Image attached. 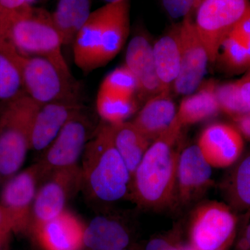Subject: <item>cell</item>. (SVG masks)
Instances as JSON below:
<instances>
[{"label": "cell", "instance_id": "obj_1", "mask_svg": "<svg viewBox=\"0 0 250 250\" xmlns=\"http://www.w3.org/2000/svg\"><path fill=\"white\" fill-rule=\"evenodd\" d=\"M182 129L176 116L170 127L151 143L135 171L131 192L145 208H163L174 200Z\"/></svg>", "mask_w": 250, "mask_h": 250}, {"label": "cell", "instance_id": "obj_2", "mask_svg": "<svg viewBox=\"0 0 250 250\" xmlns=\"http://www.w3.org/2000/svg\"><path fill=\"white\" fill-rule=\"evenodd\" d=\"M81 170L83 184L102 201H118L131 190L132 178L113 143L109 124L94 131L83 153Z\"/></svg>", "mask_w": 250, "mask_h": 250}, {"label": "cell", "instance_id": "obj_3", "mask_svg": "<svg viewBox=\"0 0 250 250\" xmlns=\"http://www.w3.org/2000/svg\"><path fill=\"white\" fill-rule=\"evenodd\" d=\"M8 41L21 55L48 59L61 71L72 77L62 54V38L52 15L46 10L32 6L15 18L10 24Z\"/></svg>", "mask_w": 250, "mask_h": 250}, {"label": "cell", "instance_id": "obj_4", "mask_svg": "<svg viewBox=\"0 0 250 250\" xmlns=\"http://www.w3.org/2000/svg\"><path fill=\"white\" fill-rule=\"evenodd\" d=\"M0 111V175L18 173L31 150L33 121L40 104L26 94L3 104Z\"/></svg>", "mask_w": 250, "mask_h": 250}, {"label": "cell", "instance_id": "obj_5", "mask_svg": "<svg viewBox=\"0 0 250 250\" xmlns=\"http://www.w3.org/2000/svg\"><path fill=\"white\" fill-rule=\"evenodd\" d=\"M250 8L248 0H202L194 23L210 62L216 61L223 41Z\"/></svg>", "mask_w": 250, "mask_h": 250}, {"label": "cell", "instance_id": "obj_6", "mask_svg": "<svg viewBox=\"0 0 250 250\" xmlns=\"http://www.w3.org/2000/svg\"><path fill=\"white\" fill-rule=\"evenodd\" d=\"M22 75L24 93L39 104L79 100L73 77L61 71L48 59L22 56Z\"/></svg>", "mask_w": 250, "mask_h": 250}, {"label": "cell", "instance_id": "obj_7", "mask_svg": "<svg viewBox=\"0 0 250 250\" xmlns=\"http://www.w3.org/2000/svg\"><path fill=\"white\" fill-rule=\"evenodd\" d=\"M237 215L225 204L210 202L197 207L190 229L192 245L200 250H225L233 239Z\"/></svg>", "mask_w": 250, "mask_h": 250}, {"label": "cell", "instance_id": "obj_8", "mask_svg": "<svg viewBox=\"0 0 250 250\" xmlns=\"http://www.w3.org/2000/svg\"><path fill=\"white\" fill-rule=\"evenodd\" d=\"M82 184L80 166L55 171L47 176L36 192L29 231L63 212L67 202Z\"/></svg>", "mask_w": 250, "mask_h": 250}, {"label": "cell", "instance_id": "obj_9", "mask_svg": "<svg viewBox=\"0 0 250 250\" xmlns=\"http://www.w3.org/2000/svg\"><path fill=\"white\" fill-rule=\"evenodd\" d=\"M72 118L51 143L39 162L42 180L55 171L79 166L90 137L89 121L83 112Z\"/></svg>", "mask_w": 250, "mask_h": 250}, {"label": "cell", "instance_id": "obj_10", "mask_svg": "<svg viewBox=\"0 0 250 250\" xmlns=\"http://www.w3.org/2000/svg\"><path fill=\"white\" fill-rule=\"evenodd\" d=\"M41 180L42 175L40 166L36 163L10 177L3 188L0 205L11 220L13 231H29L33 204Z\"/></svg>", "mask_w": 250, "mask_h": 250}, {"label": "cell", "instance_id": "obj_11", "mask_svg": "<svg viewBox=\"0 0 250 250\" xmlns=\"http://www.w3.org/2000/svg\"><path fill=\"white\" fill-rule=\"evenodd\" d=\"M181 65L174 88L179 95H189L201 83L209 62L208 54L197 34L191 16L179 24Z\"/></svg>", "mask_w": 250, "mask_h": 250}, {"label": "cell", "instance_id": "obj_12", "mask_svg": "<svg viewBox=\"0 0 250 250\" xmlns=\"http://www.w3.org/2000/svg\"><path fill=\"white\" fill-rule=\"evenodd\" d=\"M83 111L80 100H63L40 105L31 133V149L45 150L72 118Z\"/></svg>", "mask_w": 250, "mask_h": 250}, {"label": "cell", "instance_id": "obj_13", "mask_svg": "<svg viewBox=\"0 0 250 250\" xmlns=\"http://www.w3.org/2000/svg\"><path fill=\"white\" fill-rule=\"evenodd\" d=\"M197 146L206 160L214 167H229L243 154L241 134L233 126L223 123L207 126L200 135Z\"/></svg>", "mask_w": 250, "mask_h": 250}, {"label": "cell", "instance_id": "obj_14", "mask_svg": "<svg viewBox=\"0 0 250 250\" xmlns=\"http://www.w3.org/2000/svg\"><path fill=\"white\" fill-rule=\"evenodd\" d=\"M212 166L197 145L180 151L177 163V191L183 203L195 200L211 183Z\"/></svg>", "mask_w": 250, "mask_h": 250}, {"label": "cell", "instance_id": "obj_15", "mask_svg": "<svg viewBox=\"0 0 250 250\" xmlns=\"http://www.w3.org/2000/svg\"><path fill=\"white\" fill-rule=\"evenodd\" d=\"M84 231L80 219L65 209L30 232L42 250H82Z\"/></svg>", "mask_w": 250, "mask_h": 250}, {"label": "cell", "instance_id": "obj_16", "mask_svg": "<svg viewBox=\"0 0 250 250\" xmlns=\"http://www.w3.org/2000/svg\"><path fill=\"white\" fill-rule=\"evenodd\" d=\"M125 65L136 78L140 98L149 99L164 92L156 72L153 45L146 36L138 34L129 41Z\"/></svg>", "mask_w": 250, "mask_h": 250}, {"label": "cell", "instance_id": "obj_17", "mask_svg": "<svg viewBox=\"0 0 250 250\" xmlns=\"http://www.w3.org/2000/svg\"><path fill=\"white\" fill-rule=\"evenodd\" d=\"M129 1L109 3L104 24L95 68L106 65L121 52L129 36Z\"/></svg>", "mask_w": 250, "mask_h": 250}, {"label": "cell", "instance_id": "obj_18", "mask_svg": "<svg viewBox=\"0 0 250 250\" xmlns=\"http://www.w3.org/2000/svg\"><path fill=\"white\" fill-rule=\"evenodd\" d=\"M108 11V4L92 11L72 43L74 62L85 73L95 70L104 24Z\"/></svg>", "mask_w": 250, "mask_h": 250}, {"label": "cell", "instance_id": "obj_19", "mask_svg": "<svg viewBox=\"0 0 250 250\" xmlns=\"http://www.w3.org/2000/svg\"><path fill=\"white\" fill-rule=\"evenodd\" d=\"M176 116L170 91H164L148 99L132 123L152 142L170 127Z\"/></svg>", "mask_w": 250, "mask_h": 250}, {"label": "cell", "instance_id": "obj_20", "mask_svg": "<svg viewBox=\"0 0 250 250\" xmlns=\"http://www.w3.org/2000/svg\"><path fill=\"white\" fill-rule=\"evenodd\" d=\"M153 54L163 91H170L180 71L179 25L156 41L153 45Z\"/></svg>", "mask_w": 250, "mask_h": 250}, {"label": "cell", "instance_id": "obj_21", "mask_svg": "<svg viewBox=\"0 0 250 250\" xmlns=\"http://www.w3.org/2000/svg\"><path fill=\"white\" fill-rule=\"evenodd\" d=\"M223 183L229 207L235 214L250 218V151L233 164Z\"/></svg>", "mask_w": 250, "mask_h": 250}, {"label": "cell", "instance_id": "obj_22", "mask_svg": "<svg viewBox=\"0 0 250 250\" xmlns=\"http://www.w3.org/2000/svg\"><path fill=\"white\" fill-rule=\"evenodd\" d=\"M92 0H59L52 15L62 45H72L79 31L84 25L92 11Z\"/></svg>", "mask_w": 250, "mask_h": 250}, {"label": "cell", "instance_id": "obj_23", "mask_svg": "<svg viewBox=\"0 0 250 250\" xmlns=\"http://www.w3.org/2000/svg\"><path fill=\"white\" fill-rule=\"evenodd\" d=\"M110 125L115 146L133 178L135 171L152 142L132 122Z\"/></svg>", "mask_w": 250, "mask_h": 250}, {"label": "cell", "instance_id": "obj_24", "mask_svg": "<svg viewBox=\"0 0 250 250\" xmlns=\"http://www.w3.org/2000/svg\"><path fill=\"white\" fill-rule=\"evenodd\" d=\"M129 242L123 225L106 217H96L85 228L83 244L91 250H123Z\"/></svg>", "mask_w": 250, "mask_h": 250}, {"label": "cell", "instance_id": "obj_25", "mask_svg": "<svg viewBox=\"0 0 250 250\" xmlns=\"http://www.w3.org/2000/svg\"><path fill=\"white\" fill-rule=\"evenodd\" d=\"M22 57L9 42H0V103H9L25 94Z\"/></svg>", "mask_w": 250, "mask_h": 250}, {"label": "cell", "instance_id": "obj_26", "mask_svg": "<svg viewBox=\"0 0 250 250\" xmlns=\"http://www.w3.org/2000/svg\"><path fill=\"white\" fill-rule=\"evenodd\" d=\"M216 87L214 82H207L197 93L184 99L177 112V121L182 126L195 124L218 113Z\"/></svg>", "mask_w": 250, "mask_h": 250}, {"label": "cell", "instance_id": "obj_27", "mask_svg": "<svg viewBox=\"0 0 250 250\" xmlns=\"http://www.w3.org/2000/svg\"><path fill=\"white\" fill-rule=\"evenodd\" d=\"M99 116L105 123L118 125L126 122L138 108L134 98H124L99 90L96 100Z\"/></svg>", "mask_w": 250, "mask_h": 250}, {"label": "cell", "instance_id": "obj_28", "mask_svg": "<svg viewBox=\"0 0 250 250\" xmlns=\"http://www.w3.org/2000/svg\"><path fill=\"white\" fill-rule=\"evenodd\" d=\"M137 90L136 78L125 65L117 67L108 74L99 88L100 91L124 98H134Z\"/></svg>", "mask_w": 250, "mask_h": 250}, {"label": "cell", "instance_id": "obj_29", "mask_svg": "<svg viewBox=\"0 0 250 250\" xmlns=\"http://www.w3.org/2000/svg\"><path fill=\"white\" fill-rule=\"evenodd\" d=\"M215 93L220 109L228 114L238 117L250 113L242 98L241 82L217 86Z\"/></svg>", "mask_w": 250, "mask_h": 250}, {"label": "cell", "instance_id": "obj_30", "mask_svg": "<svg viewBox=\"0 0 250 250\" xmlns=\"http://www.w3.org/2000/svg\"><path fill=\"white\" fill-rule=\"evenodd\" d=\"M222 47H223L224 59L230 68L241 70L250 66L247 49L236 36L230 33L223 41Z\"/></svg>", "mask_w": 250, "mask_h": 250}, {"label": "cell", "instance_id": "obj_31", "mask_svg": "<svg viewBox=\"0 0 250 250\" xmlns=\"http://www.w3.org/2000/svg\"><path fill=\"white\" fill-rule=\"evenodd\" d=\"M195 0H162L163 6L171 18L191 16Z\"/></svg>", "mask_w": 250, "mask_h": 250}, {"label": "cell", "instance_id": "obj_32", "mask_svg": "<svg viewBox=\"0 0 250 250\" xmlns=\"http://www.w3.org/2000/svg\"><path fill=\"white\" fill-rule=\"evenodd\" d=\"M31 6L27 0H0V11L10 24L15 18L25 12Z\"/></svg>", "mask_w": 250, "mask_h": 250}, {"label": "cell", "instance_id": "obj_33", "mask_svg": "<svg viewBox=\"0 0 250 250\" xmlns=\"http://www.w3.org/2000/svg\"><path fill=\"white\" fill-rule=\"evenodd\" d=\"M231 34L236 36L245 46L250 62V8L236 24Z\"/></svg>", "mask_w": 250, "mask_h": 250}, {"label": "cell", "instance_id": "obj_34", "mask_svg": "<svg viewBox=\"0 0 250 250\" xmlns=\"http://www.w3.org/2000/svg\"><path fill=\"white\" fill-rule=\"evenodd\" d=\"M145 250H180L171 242L164 238H155L149 241Z\"/></svg>", "mask_w": 250, "mask_h": 250}, {"label": "cell", "instance_id": "obj_35", "mask_svg": "<svg viewBox=\"0 0 250 250\" xmlns=\"http://www.w3.org/2000/svg\"><path fill=\"white\" fill-rule=\"evenodd\" d=\"M13 231L12 223L4 208L0 205V233H11Z\"/></svg>", "mask_w": 250, "mask_h": 250}, {"label": "cell", "instance_id": "obj_36", "mask_svg": "<svg viewBox=\"0 0 250 250\" xmlns=\"http://www.w3.org/2000/svg\"><path fill=\"white\" fill-rule=\"evenodd\" d=\"M236 121L241 132L250 139V113L236 117Z\"/></svg>", "mask_w": 250, "mask_h": 250}, {"label": "cell", "instance_id": "obj_37", "mask_svg": "<svg viewBox=\"0 0 250 250\" xmlns=\"http://www.w3.org/2000/svg\"><path fill=\"white\" fill-rule=\"evenodd\" d=\"M10 22L0 11V42L8 41Z\"/></svg>", "mask_w": 250, "mask_h": 250}, {"label": "cell", "instance_id": "obj_38", "mask_svg": "<svg viewBox=\"0 0 250 250\" xmlns=\"http://www.w3.org/2000/svg\"><path fill=\"white\" fill-rule=\"evenodd\" d=\"M241 92L243 102L250 112V80L241 82Z\"/></svg>", "mask_w": 250, "mask_h": 250}, {"label": "cell", "instance_id": "obj_39", "mask_svg": "<svg viewBox=\"0 0 250 250\" xmlns=\"http://www.w3.org/2000/svg\"><path fill=\"white\" fill-rule=\"evenodd\" d=\"M242 243H243V248L244 249L250 250V218L248 219Z\"/></svg>", "mask_w": 250, "mask_h": 250}, {"label": "cell", "instance_id": "obj_40", "mask_svg": "<svg viewBox=\"0 0 250 250\" xmlns=\"http://www.w3.org/2000/svg\"><path fill=\"white\" fill-rule=\"evenodd\" d=\"M10 234L11 233H0V250H7Z\"/></svg>", "mask_w": 250, "mask_h": 250}, {"label": "cell", "instance_id": "obj_41", "mask_svg": "<svg viewBox=\"0 0 250 250\" xmlns=\"http://www.w3.org/2000/svg\"><path fill=\"white\" fill-rule=\"evenodd\" d=\"M180 250H200L197 249V248H195V246H192V245H190V246H186L184 247H182L181 248Z\"/></svg>", "mask_w": 250, "mask_h": 250}, {"label": "cell", "instance_id": "obj_42", "mask_svg": "<svg viewBox=\"0 0 250 250\" xmlns=\"http://www.w3.org/2000/svg\"><path fill=\"white\" fill-rule=\"evenodd\" d=\"M202 0H195V3H194L193 9H192V13L195 12L198 7L199 5L200 4V3L202 2Z\"/></svg>", "mask_w": 250, "mask_h": 250}, {"label": "cell", "instance_id": "obj_43", "mask_svg": "<svg viewBox=\"0 0 250 250\" xmlns=\"http://www.w3.org/2000/svg\"><path fill=\"white\" fill-rule=\"evenodd\" d=\"M104 1H106V4H109V3L121 2V1H129V0H104Z\"/></svg>", "mask_w": 250, "mask_h": 250}, {"label": "cell", "instance_id": "obj_44", "mask_svg": "<svg viewBox=\"0 0 250 250\" xmlns=\"http://www.w3.org/2000/svg\"><path fill=\"white\" fill-rule=\"evenodd\" d=\"M28 3L31 5V6H33L36 3L39 2V1H41V0H27Z\"/></svg>", "mask_w": 250, "mask_h": 250}, {"label": "cell", "instance_id": "obj_45", "mask_svg": "<svg viewBox=\"0 0 250 250\" xmlns=\"http://www.w3.org/2000/svg\"><path fill=\"white\" fill-rule=\"evenodd\" d=\"M246 80H250V77H248V78L246 79Z\"/></svg>", "mask_w": 250, "mask_h": 250}, {"label": "cell", "instance_id": "obj_46", "mask_svg": "<svg viewBox=\"0 0 250 250\" xmlns=\"http://www.w3.org/2000/svg\"></svg>", "mask_w": 250, "mask_h": 250}]
</instances>
